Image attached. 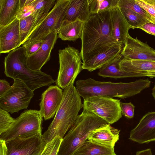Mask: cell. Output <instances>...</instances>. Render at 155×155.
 Here are the masks:
<instances>
[{"instance_id": "cell-18", "label": "cell", "mask_w": 155, "mask_h": 155, "mask_svg": "<svg viewBox=\"0 0 155 155\" xmlns=\"http://www.w3.org/2000/svg\"><path fill=\"white\" fill-rule=\"evenodd\" d=\"M119 66L122 70L137 74L140 77L155 78V61L134 60L122 58Z\"/></svg>"}, {"instance_id": "cell-24", "label": "cell", "mask_w": 155, "mask_h": 155, "mask_svg": "<svg viewBox=\"0 0 155 155\" xmlns=\"http://www.w3.org/2000/svg\"><path fill=\"white\" fill-rule=\"evenodd\" d=\"M84 22L77 21L63 23L61 27L57 31L58 38L63 41H74L81 38Z\"/></svg>"}, {"instance_id": "cell-8", "label": "cell", "mask_w": 155, "mask_h": 155, "mask_svg": "<svg viewBox=\"0 0 155 155\" xmlns=\"http://www.w3.org/2000/svg\"><path fill=\"white\" fill-rule=\"evenodd\" d=\"M120 103V100L107 96H96L84 100L83 108L111 124L122 117Z\"/></svg>"}, {"instance_id": "cell-14", "label": "cell", "mask_w": 155, "mask_h": 155, "mask_svg": "<svg viewBox=\"0 0 155 155\" xmlns=\"http://www.w3.org/2000/svg\"><path fill=\"white\" fill-rule=\"evenodd\" d=\"M129 139L140 144L155 141V111L149 112L130 132Z\"/></svg>"}, {"instance_id": "cell-10", "label": "cell", "mask_w": 155, "mask_h": 155, "mask_svg": "<svg viewBox=\"0 0 155 155\" xmlns=\"http://www.w3.org/2000/svg\"><path fill=\"white\" fill-rule=\"evenodd\" d=\"M70 1L71 0H56L54 6L27 40H44L50 33L58 31L62 25Z\"/></svg>"}, {"instance_id": "cell-12", "label": "cell", "mask_w": 155, "mask_h": 155, "mask_svg": "<svg viewBox=\"0 0 155 155\" xmlns=\"http://www.w3.org/2000/svg\"><path fill=\"white\" fill-rule=\"evenodd\" d=\"M122 58L129 59L155 61V50L146 43L128 35L120 53Z\"/></svg>"}, {"instance_id": "cell-21", "label": "cell", "mask_w": 155, "mask_h": 155, "mask_svg": "<svg viewBox=\"0 0 155 155\" xmlns=\"http://www.w3.org/2000/svg\"><path fill=\"white\" fill-rule=\"evenodd\" d=\"M91 15L88 0H71L63 23H68L77 21L85 22Z\"/></svg>"}, {"instance_id": "cell-31", "label": "cell", "mask_w": 155, "mask_h": 155, "mask_svg": "<svg viewBox=\"0 0 155 155\" xmlns=\"http://www.w3.org/2000/svg\"><path fill=\"white\" fill-rule=\"evenodd\" d=\"M63 138L55 137L47 143L41 155H57Z\"/></svg>"}, {"instance_id": "cell-17", "label": "cell", "mask_w": 155, "mask_h": 155, "mask_svg": "<svg viewBox=\"0 0 155 155\" xmlns=\"http://www.w3.org/2000/svg\"><path fill=\"white\" fill-rule=\"evenodd\" d=\"M122 49L121 46L116 45L99 51L83 62V69L92 71L100 69L120 54Z\"/></svg>"}, {"instance_id": "cell-19", "label": "cell", "mask_w": 155, "mask_h": 155, "mask_svg": "<svg viewBox=\"0 0 155 155\" xmlns=\"http://www.w3.org/2000/svg\"><path fill=\"white\" fill-rule=\"evenodd\" d=\"M110 12L113 37L116 41L123 47L130 28L118 7Z\"/></svg>"}, {"instance_id": "cell-36", "label": "cell", "mask_w": 155, "mask_h": 155, "mask_svg": "<svg viewBox=\"0 0 155 155\" xmlns=\"http://www.w3.org/2000/svg\"><path fill=\"white\" fill-rule=\"evenodd\" d=\"M136 3L147 12L151 17H155V11L144 0H135Z\"/></svg>"}, {"instance_id": "cell-30", "label": "cell", "mask_w": 155, "mask_h": 155, "mask_svg": "<svg viewBox=\"0 0 155 155\" xmlns=\"http://www.w3.org/2000/svg\"><path fill=\"white\" fill-rule=\"evenodd\" d=\"M118 7L119 8L130 9L142 15L150 21L151 16L136 3L135 0H119Z\"/></svg>"}, {"instance_id": "cell-40", "label": "cell", "mask_w": 155, "mask_h": 155, "mask_svg": "<svg viewBox=\"0 0 155 155\" xmlns=\"http://www.w3.org/2000/svg\"><path fill=\"white\" fill-rule=\"evenodd\" d=\"M136 155H152V150L150 148L137 151Z\"/></svg>"}, {"instance_id": "cell-16", "label": "cell", "mask_w": 155, "mask_h": 155, "mask_svg": "<svg viewBox=\"0 0 155 155\" xmlns=\"http://www.w3.org/2000/svg\"><path fill=\"white\" fill-rule=\"evenodd\" d=\"M19 24L17 18L10 24L0 26V54L9 53L21 45Z\"/></svg>"}, {"instance_id": "cell-27", "label": "cell", "mask_w": 155, "mask_h": 155, "mask_svg": "<svg viewBox=\"0 0 155 155\" xmlns=\"http://www.w3.org/2000/svg\"><path fill=\"white\" fill-rule=\"evenodd\" d=\"M119 0H88L91 15L110 11L118 7Z\"/></svg>"}, {"instance_id": "cell-34", "label": "cell", "mask_w": 155, "mask_h": 155, "mask_svg": "<svg viewBox=\"0 0 155 155\" xmlns=\"http://www.w3.org/2000/svg\"><path fill=\"white\" fill-rule=\"evenodd\" d=\"M120 107L122 115L128 119L134 117L135 106L133 104L120 102Z\"/></svg>"}, {"instance_id": "cell-23", "label": "cell", "mask_w": 155, "mask_h": 155, "mask_svg": "<svg viewBox=\"0 0 155 155\" xmlns=\"http://www.w3.org/2000/svg\"><path fill=\"white\" fill-rule=\"evenodd\" d=\"M20 0H0V26L13 21L18 14Z\"/></svg>"}, {"instance_id": "cell-29", "label": "cell", "mask_w": 155, "mask_h": 155, "mask_svg": "<svg viewBox=\"0 0 155 155\" xmlns=\"http://www.w3.org/2000/svg\"><path fill=\"white\" fill-rule=\"evenodd\" d=\"M35 21L33 14L19 20L21 42V45L26 41L30 34Z\"/></svg>"}, {"instance_id": "cell-3", "label": "cell", "mask_w": 155, "mask_h": 155, "mask_svg": "<svg viewBox=\"0 0 155 155\" xmlns=\"http://www.w3.org/2000/svg\"><path fill=\"white\" fill-rule=\"evenodd\" d=\"M28 57L22 45L8 53L4 61L6 76L21 81L33 91L55 82L50 75L41 71L30 69L27 65Z\"/></svg>"}, {"instance_id": "cell-32", "label": "cell", "mask_w": 155, "mask_h": 155, "mask_svg": "<svg viewBox=\"0 0 155 155\" xmlns=\"http://www.w3.org/2000/svg\"><path fill=\"white\" fill-rule=\"evenodd\" d=\"M15 120L8 112L0 108V135L9 128Z\"/></svg>"}, {"instance_id": "cell-42", "label": "cell", "mask_w": 155, "mask_h": 155, "mask_svg": "<svg viewBox=\"0 0 155 155\" xmlns=\"http://www.w3.org/2000/svg\"><path fill=\"white\" fill-rule=\"evenodd\" d=\"M152 95L155 100V84L152 90Z\"/></svg>"}, {"instance_id": "cell-4", "label": "cell", "mask_w": 155, "mask_h": 155, "mask_svg": "<svg viewBox=\"0 0 155 155\" xmlns=\"http://www.w3.org/2000/svg\"><path fill=\"white\" fill-rule=\"evenodd\" d=\"M82 108L81 97L74 84L65 88L61 102L54 118L42 134L46 143L56 137L63 138L76 120Z\"/></svg>"}, {"instance_id": "cell-26", "label": "cell", "mask_w": 155, "mask_h": 155, "mask_svg": "<svg viewBox=\"0 0 155 155\" xmlns=\"http://www.w3.org/2000/svg\"><path fill=\"white\" fill-rule=\"evenodd\" d=\"M56 1L55 0H34L32 2L34 8L33 14L35 17V21L30 34L48 14Z\"/></svg>"}, {"instance_id": "cell-5", "label": "cell", "mask_w": 155, "mask_h": 155, "mask_svg": "<svg viewBox=\"0 0 155 155\" xmlns=\"http://www.w3.org/2000/svg\"><path fill=\"white\" fill-rule=\"evenodd\" d=\"M107 124L96 115L83 109L62 139L57 155H74L93 131Z\"/></svg>"}, {"instance_id": "cell-20", "label": "cell", "mask_w": 155, "mask_h": 155, "mask_svg": "<svg viewBox=\"0 0 155 155\" xmlns=\"http://www.w3.org/2000/svg\"><path fill=\"white\" fill-rule=\"evenodd\" d=\"M110 125L106 124L93 131L87 140L94 143L114 147L119 139L120 130Z\"/></svg>"}, {"instance_id": "cell-33", "label": "cell", "mask_w": 155, "mask_h": 155, "mask_svg": "<svg viewBox=\"0 0 155 155\" xmlns=\"http://www.w3.org/2000/svg\"><path fill=\"white\" fill-rule=\"evenodd\" d=\"M44 40H30L26 41L22 45L25 49L28 56L36 52L42 45Z\"/></svg>"}, {"instance_id": "cell-28", "label": "cell", "mask_w": 155, "mask_h": 155, "mask_svg": "<svg viewBox=\"0 0 155 155\" xmlns=\"http://www.w3.org/2000/svg\"><path fill=\"white\" fill-rule=\"evenodd\" d=\"M119 8L130 28L141 29L143 25L150 22L144 16L130 9Z\"/></svg>"}, {"instance_id": "cell-39", "label": "cell", "mask_w": 155, "mask_h": 155, "mask_svg": "<svg viewBox=\"0 0 155 155\" xmlns=\"http://www.w3.org/2000/svg\"><path fill=\"white\" fill-rule=\"evenodd\" d=\"M0 155H7V148L5 141L0 140Z\"/></svg>"}, {"instance_id": "cell-13", "label": "cell", "mask_w": 155, "mask_h": 155, "mask_svg": "<svg viewBox=\"0 0 155 155\" xmlns=\"http://www.w3.org/2000/svg\"><path fill=\"white\" fill-rule=\"evenodd\" d=\"M63 96L62 90L57 85L49 86L42 93L39 111L45 120L54 116L61 102Z\"/></svg>"}, {"instance_id": "cell-2", "label": "cell", "mask_w": 155, "mask_h": 155, "mask_svg": "<svg viewBox=\"0 0 155 155\" xmlns=\"http://www.w3.org/2000/svg\"><path fill=\"white\" fill-rule=\"evenodd\" d=\"M151 82L148 79H140L127 83H114L97 81L88 78L77 81L76 88L84 100L98 95L124 98L140 93L149 87Z\"/></svg>"}, {"instance_id": "cell-22", "label": "cell", "mask_w": 155, "mask_h": 155, "mask_svg": "<svg viewBox=\"0 0 155 155\" xmlns=\"http://www.w3.org/2000/svg\"><path fill=\"white\" fill-rule=\"evenodd\" d=\"M122 58L120 54L114 60L99 69L98 74L104 78L115 79L140 77L137 74L127 72L120 69L119 63Z\"/></svg>"}, {"instance_id": "cell-1", "label": "cell", "mask_w": 155, "mask_h": 155, "mask_svg": "<svg viewBox=\"0 0 155 155\" xmlns=\"http://www.w3.org/2000/svg\"><path fill=\"white\" fill-rule=\"evenodd\" d=\"M81 39L83 62L103 49L120 46L113 36L110 11L91 15L84 22Z\"/></svg>"}, {"instance_id": "cell-37", "label": "cell", "mask_w": 155, "mask_h": 155, "mask_svg": "<svg viewBox=\"0 0 155 155\" xmlns=\"http://www.w3.org/2000/svg\"><path fill=\"white\" fill-rule=\"evenodd\" d=\"M11 87L10 83L5 79L0 80V96L4 94Z\"/></svg>"}, {"instance_id": "cell-7", "label": "cell", "mask_w": 155, "mask_h": 155, "mask_svg": "<svg viewBox=\"0 0 155 155\" xmlns=\"http://www.w3.org/2000/svg\"><path fill=\"white\" fill-rule=\"evenodd\" d=\"M58 54L59 69L55 83L64 89L74 84L78 75L83 70V62L80 52L69 45L59 49Z\"/></svg>"}, {"instance_id": "cell-35", "label": "cell", "mask_w": 155, "mask_h": 155, "mask_svg": "<svg viewBox=\"0 0 155 155\" xmlns=\"http://www.w3.org/2000/svg\"><path fill=\"white\" fill-rule=\"evenodd\" d=\"M33 1L29 5L19 9L17 17L18 19L20 20L25 18L33 14L34 12V8L32 4Z\"/></svg>"}, {"instance_id": "cell-11", "label": "cell", "mask_w": 155, "mask_h": 155, "mask_svg": "<svg viewBox=\"0 0 155 155\" xmlns=\"http://www.w3.org/2000/svg\"><path fill=\"white\" fill-rule=\"evenodd\" d=\"M7 155H41L46 143L41 134L25 138L5 141Z\"/></svg>"}, {"instance_id": "cell-38", "label": "cell", "mask_w": 155, "mask_h": 155, "mask_svg": "<svg viewBox=\"0 0 155 155\" xmlns=\"http://www.w3.org/2000/svg\"><path fill=\"white\" fill-rule=\"evenodd\" d=\"M141 29L150 34L155 36V24L151 22L147 23Z\"/></svg>"}, {"instance_id": "cell-43", "label": "cell", "mask_w": 155, "mask_h": 155, "mask_svg": "<svg viewBox=\"0 0 155 155\" xmlns=\"http://www.w3.org/2000/svg\"><path fill=\"white\" fill-rule=\"evenodd\" d=\"M150 22H151L155 24V17H151Z\"/></svg>"}, {"instance_id": "cell-6", "label": "cell", "mask_w": 155, "mask_h": 155, "mask_svg": "<svg viewBox=\"0 0 155 155\" xmlns=\"http://www.w3.org/2000/svg\"><path fill=\"white\" fill-rule=\"evenodd\" d=\"M42 117L39 110H25L18 117L9 128L0 135V140L6 141L16 138H25L41 134Z\"/></svg>"}, {"instance_id": "cell-41", "label": "cell", "mask_w": 155, "mask_h": 155, "mask_svg": "<svg viewBox=\"0 0 155 155\" xmlns=\"http://www.w3.org/2000/svg\"><path fill=\"white\" fill-rule=\"evenodd\" d=\"M155 11V0H144Z\"/></svg>"}, {"instance_id": "cell-15", "label": "cell", "mask_w": 155, "mask_h": 155, "mask_svg": "<svg viewBox=\"0 0 155 155\" xmlns=\"http://www.w3.org/2000/svg\"><path fill=\"white\" fill-rule=\"evenodd\" d=\"M58 38L56 31L50 33L44 39V42L35 53L28 56L27 65L31 69L40 71L50 58L51 53Z\"/></svg>"}, {"instance_id": "cell-9", "label": "cell", "mask_w": 155, "mask_h": 155, "mask_svg": "<svg viewBox=\"0 0 155 155\" xmlns=\"http://www.w3.org/2000/svg\"><path fill=\"white\" fill-rule=\"evenodd\" d=\"M34 95L23 82L14 80L11 88L0 96V108L12 114L27 109Z\"/></svg>"}, {"instance_id": "cell-25", "label": "cell", "mask_w": 155, "mask_h": 155, "mask_svg": "<svg viewBox=\"0 0 155 155\" xmlns=\"http://www.w3.org/2000/svg\"><path fill=\"white\" fill-rule=\"evenodd\" d=\"M74 155H117L114 147L85 141Z\"/></svg>"}]
</instances>
